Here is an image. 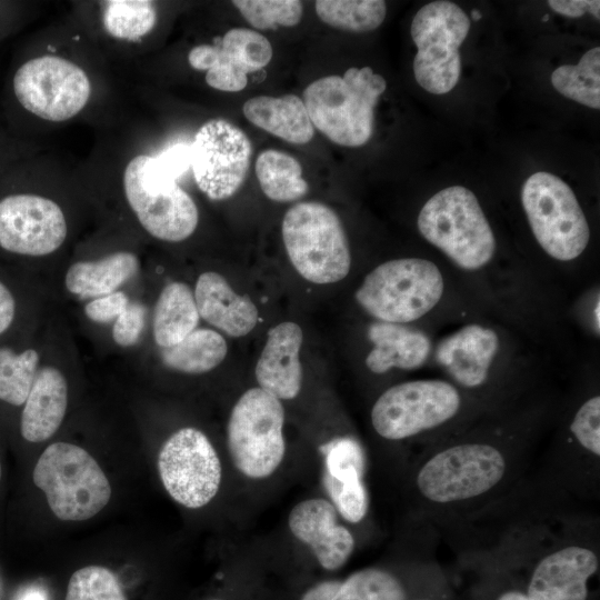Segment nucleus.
<instances>
[{
	"label": "nucleus",
	"mask_w": 600,
	"mask_h": 600,
	"mask_svg": "<svg viewBox=\"0 0 600 600\" xmlns=\"http://www.w3.org/2000/svg\"><path fill=\"white\" fill-rule=\"evenodd\" d=\"M528 440L517 436H450L422 450L409 470L417 517L449 526L514 490L531 466Z\"/></svg>",
	"instance_id": "f257e3e1"
},
{
	"label": "nucleus",
	"mask_w": 600,
	"mask_h": 600,
	"mask_svg": "<svg viewBox=\"0 0 600 600\" xmlns=\"http://www.w3.org/2000/svg\"><path fill=\"white\" fill-rule=\"evenodd\" d=\"M598 518L540 508L514 517L500 532L493 553L532 558L526 587L531 600H587L599 570Z\"/></svg>",
	"instance_id": "f03ea898"
},
{
	"label": "nucleus",
	"mask_w": 600,
	"mask_h": 600,
	"mask_svg": "<svg viewBox=\"0 0 600 600\" xmlns=\"http://www.w3.org/2000/svg\"><path fill=\"white\" fill-rule=\"evenodd\" d=\"M464 411V394L454 383L419 379L386 389L373 402L370 420L382 440L404 443L424 438L427 449L443 440L441 431L454 424Z\"/></svg>",
	"instance_id": "7ed1b4c3"
},
{
	"label": "nucleus",
	"mask_w": 600,
	"mask_h": 600,
	"mask_svg": "<svg viewBox=\"0 0 600 600\" xmlns=\"http://www.w3.org/2000/svg\"><path fill=\"white\" fill-rule=\"evenodd\" d=\"M387 82L370 67H351L307 86L302 101L316 129L343 147L366 144L373 133L374 108Z\"/></svg>",
	"instance_id": "20e7f679"
},
{
	"label": "nucleus",
	"mask_w": 600,
	"mask_h": 600,
	"mask_svg": "<svg viewBox=\"0 0 600 600\" xmlns=\"http://www.w3.org/2000/svg\"><path fill=\"white\" fill-rule=\"evenodd\" d=\"M417 226L421 236L458 267L474 271L493 258L497 242L474 193L451 186L433 194L421 208Z\"/></svg>",
	"instance_id": "39448f33"
},
{
	"label": "nucleus",
	"mask_w": 600,
	"mask_h": 600,
	"mask_svg": "<svg viewBox=\"0 0 600 600\" xmlns=\"http://www.w3.org/2000/svg\"><path fill=\"white\" fill-rule=\"evenodd\" d=\"M443 292V276L434 262L422 258H401L371 270L354 298L378 321L404 324L430 312Z\"/></svg>",
	"instance_id": "423d86ee"
},
{
	"label": "nucleus",
	"mask_w": 600,
	"mask_h": 600,
	"mask_svg": "<svg viewBox=\"0 0 600 600\" xmlns=\"http://www.w3.org/2000/svg\"><path fill=\"white\" fill-rule=\"evenodd\" d=\"M53 514L63 521H83L109 502L111 486L91 454L79 446L56 442L38 459L32 473Z\"/></svg>",
	"instance_id": "0eeeda50"
},
{
	"label": "nucleus",
	"mask_w": 600,
	"mask_h": 600,
	"mask_svg": "<svg viewBox=\"0 0 600 600\" xmlns=\"http://www.w3.org/2000/svg\"><path fill=\"white\" fill-rule=\"evenodd\" d=\"M287 254L306 280L327 284L344 279L351 267L347 234L338 214L317 201L299 202L281 226Z\"/></svg>",
	"instance_id": "6e6552de"
},
{
	"label": "nucleus",
	"mask_w": 600,
	"mask_h": 600,
	"mask_svg": "<svg viewBox=\"0 0 600 600\" xmlns=\"http://www.w3.org/2000/svg\"><path fill=\"white\" fill-rule=\"evenodd\" d=\"M284 409L279 399L250 388L234 403L227 424V447L236 470L247 479L264 480L286 456Z\"/></svg>",
	"instance_id": "1a4fd4ad"
},
{
	"label": "nucleus",
	"mask_w": 600,
	"mask_h": 600,
	"mask_svg": "<svg viewBox=\"0 0 600 600\" xmlns=\"http://www.w3.org/2000/svg\"><path fill=\"white\" fill-rule=\"evenodd\" d=\"M521 202L536 240L551 258L571 261L586 250L589 224L562 179L544 171L531 174L522 186Z\"/></svg>",
	"instance_id": "9d476101"
},
{
	"label": "nucleus",
	"mask_w": 600,
	"mask_h": 600,
	"mask_svg": "<svg viewBox=\"0 0 600 600\" xmlns=\"http://www.w3.org/2000/svg\"><path fill=\"white\" fill-rule=\"evenodd\" d=\"M469 30V17L451 1L430 2L416 13L410 33L418 49L413 73L420 87L434 94L456 87L461 73L459 47Z\"/></svg>",
	"instance_id": "9b49d317"
},
{
	"label": "nucleus",
	"mask_w": 600,
	"mask_h": 600,
	"mask_svg": "<svg viewBox=\"0 0 600 600\" xmlns=\"http://www.w3.org/2000/svg\"><path fill=\"white\" fill-rule=\"evenodd\" d=\"M159 477L168 494L179 504L198 509L219 492L222 467L209 438L186 427L173 432L158 456Z\"/></svg>",
	"instance_id": "f8f14e48"
},
{
	"label": "nucleus",
	"mask_w": 600,
	"mask_h": 600,
	"mask_svg": "<svg viewBox=\"0 0 600 600\" xmlns=\"http://www.w3.org/2000/svg\"><path fill=\"white\" fill-rule=\"evenodd\" d=\"M13 91L26 110L41 119L60 122L86 107L91 83L78 64L46 54L26 61L16 71Z\"/></svg>",
	"instance_id": "ddd939ff"
},
{
	"label": "nucleus",
	"mask_w": 600,
	"mask_h": 600,
	"mask_svg": "<svg viewBox=\"0 0 600 600\" xmlns=\"http://www.w3.org/2000/svg\"><path fill=\"white\" fill-rule=\"evenodd\" d=\"M190 149L194 181L209 199L224 200L240 189L252 154L241 129L224 119H210L198 129Z\"/></svg>",
	"instance_id": "4468645a"
},
{
	"label": "nucleus",
	"mask_w": 600,
	"mask_h": 600,
	"mask_svg": "<svg viewBox=\"0 0 600 600\" xmlns=\"http://www.w3.org/2000/svg\"><path fill=\"white\" fill-rule=\"evenodd\" d=\"M123 191L140 224L152 237L179 242L194 232L199 212L192 198L177 182L154 187L144 184L140 154L126 166Z\"/></svg>",
	"instance_id": "2eb2a0df"
},
{
	"label": "nucleus",
	"mask_w": 600,
	"mask_h": 600,
	"mask_svg": "<svg viewBox=\"0 0 600 600\" xmlns=\"http://www.w3.org/2000/svg\"><path fill=\"white\" fill-rule=\"evenodd\" d=\"M67 237L61 208L51 199L17 193L0 200V247L9 252L40 257L54 252Z\"/></svg>",
	"instance_id": "dca6fc26"
},
{
	"label": "nucleus",
	"mask_w": 600,
	"mask_h": 600,
	"mask_svg": "<svg viewBox=\"0 0 600 600\" xmlns=\"http://www.w3.org/2000/svg\"><path fill=\"white\" fill-rule=\"evenodd\" d=\"M273 54L270 41L247 28L228 30L213 44H199L188 53L194 70L206 71L209 87L224 92H239L248 84V74L264 68Z\"/></svg>",
	"instance_id": "f3484780"
},
{
	"label": "nucleus",
	"mask_w": 600,
	"mask_h": 600,
	"mask_svg": "<svg viewBox=\"0 0 600 600\" xmlns=\"http://www.w3.org/2000/svg\"><path fill=\"white\" fill-rule=\"evenodd\" d=\"M291 534L309 548L320 567L328 571L340 569L356 550L352 530L339 521L333 502L311 497L297 502L288 514Z\"/></svg>",
	"instance_id": "a211bd4d"
},
{
	"label": "nucleus",
	"mask_w": 600,
	"mask_h": 600,
	"mask_svg": "<svg viewBox=\"0 0 600 600\" xmlns=\"http://www.w3.org/2000/svg\"><path fill=\"white\" fill-rule=\"evenodd\" d=\"M499 344V337L493 329L468 324L438 344L436 358L458 388L480 391L490 381V371Z\"/></svg>",
	"instance_id": "6ab92c4d"
},
{
	"label": "nucleus",
	"mask_w": 600,
	"mask_h": 600,
	"mask_svg": "<svg viewBox=\"0 0 600 600\" xmlns=\"http://www.w3.org/2000/svg\"><path fill=\"white\" fill-rule=\"evenodd\" d=\"M302 339L301 327L296 322H281L268 330L254 374L259 388L280 401L294 399L301 390Z\"/></svg>",
	"instance_id": "aec40b11"
},
{
	"label": "nucleus",
	"mask_w": 600,
	"mask_h": 600,
	"mask_svg": "<svg viewBox=\"0 0 600 600\" xmlns=\"http://www.w3.org/2000/svg\"><path fill=\"white\" fill-rule=\"evenodd\" d=\"M193 296L200 318L230 337L247 336L257 326L256 304L248 296L236 293L217 272L201 273Z\"/></svg>",
	"instance_id": "412c9836"
},
{
	"label": "nucleus",
	"mask_w": 600,
	"mask_h": 600,
	"mask_svg": "<svg viewBox=\"0 0 600 600\" xmlns=\"http://www.w3.org/2000/svg\"><path fill=\"white\" fill-rule=\"evenodd\" d=\"M368 338L373 347L364 361L376 374L392 369H418L424 364L431 351V342L426 333L403 324L373 322L368 328Z\"/></svg>",
	"instance_id": "4be33fe9"
},
{
	"label": "nucleus",
	"mask_w": 600,
	"mask_h": 600,
	"mask_svg": "<svg viewBox=\"0 0 600 600\" xmlns=\"http://www.w3.org/2000/svg\"><path fill=\"white\" fill-rule=\"evenodd\" d=\"M23 404L22 437L29 442L51 438L61 426L68 406V387L61 371L54 367L41 368Z\"/></svg>",
	"instance_id": "5701e85b"
},
{
	"label": "nucleus",
	"mask_w": 600,
	"mask_h": 600,
	"mask_svg": "<svg viewBox=\"0 0 600 600\" xmlns=\"http://www.w3.org/2000/svg\"><path fill=\"white\" fill-rule=\"evenodd\" d=\"M243 116L253 126L293 144H306L314 136L307 108L298 96H258L248 99Z\"/></svg>",
	"instance_id": "b1692460"
},
{
	"label": "nucleus",
	"mask_w": 600,
	"mask_h": 600,
	"mask_svg": "<svg viewBox=\"0 0 600 600\" xmlns=\"http://www.w3.org/2000/svg\"><path fill=\"white\" fill-rule=\"evenodd\" d=\"M400 577L381 567L354 571L343 580H324L310 587L300 600H407Z\"/></svg>",
	"instance_id": "393cba45"
},
{
	"label": "nucleus",
	"mask_w": 600,
	"mask_h": 600,
	"mask_svg": "<svg viewBox=\"0 0 600 600\" xmlns=\"http://www.w3.org/2000/svg\"><path fill=\"white\" fill-rule=\"evenodd\" d=\"M331 454L338 459L331 473L333 504L351 523H360L368 512V494L363 483V453L350 438L333 444Z\"/></svg>",
	"instance_id": "a878e982"
},
{
	"label": "nucleus",
	"mask_w": 600,
	"mask_h": 600,
	"mask_svg": "<svg viewBox=\"0 0 600 600\" xmlns=\"http://www.w3.org/2000/svg\"><path fill=\"white\" fill-rule=\"evenodd\" d=\"M132 252L119 251L96 261H78L66 273L69 292L81 299L99 298L117 291L139 271Z\"/></svg>",
	"instance_id": "bb28decb"
},
{
	"label": "nucleus",
	"mask_w": 600,
	"mask_h": 600,
	"mask_svg": "<svg viewBox=\"0 0 600 600\" xmlns=\"http://www.w3.org/2000/svg\"><path fill=\"white\" fill-rule=\"evenodd\" d=\"M200 316L194 296L183 282H170L160 292L153 314V338L161 348L180 342L197 329Z\"/></svg>",
	"instance_id": "cd10ccee"
},
{
	"label": "nucleus",
	"mask_w": 600,
	"mask_h": 600,
	"mask_svg": "<svg viewBox=\"0 0 600 600\" xmlns=\"http://www.w3.org/2000/svg\"><path fill=\"white\" fill-rule=\"evenodd\" d=\"M161 349V359L166 367L189 374L214 369L228 352L222 334L204 328L194 329L177 344Z\"/></svg>",
	"instance_id": "c85d7f7f"
},
{
	"label": "nucleus",
	"mask_w": 600,
	"mask_h": 600,
	"mask_svg": "<svg viewBox=\"0 0 600 600\" xmlns=\"http://www.w3.org/2000/svg\"><path fill=\"white\" fill-rule=\"evenodd\" d=\"M254 169L260 188L270 200L294 201L309 190L300 162L283 151L267 149L260 152Z\"/></svg>",
	"instance_id": "c756f323"
},
{
	"label": "nucleus",
	"mask_w": 600,
	"mask_h": 600,
	"mask_svg": "<svg viewBox=\"0 0 600 600\" xmlns=\"http://www.w3.org/2000/svg\"><path fill=\"white\" fill-rule=\"evenodd\" d=\"M553 88L562 96L600 109V48L588 50L578 64H563L551 73Z\"/></svg>",
	"instance_id": "7c9ffc66"
},
{
	"label": "nucleus",
	"mask_w": 600,
	"mask_h": 600,
	"mask_svg": "<svg viewBox=\"0 0 600 600\" xmlns=\"http://www.w3.org/2000/svg\"><path fill=\"white\" fill-rule=\"evenodd\" d=\"M314 9L328 26L358 33L380 27L387 13L382 0H318Z\"/></svg>",
	"instance_id": "2f4dec72"
},
{
	"label": "nucleus",
	"mask_w": 600,
	"mask_h": 600,
	"mask_svg": "<svg viewBox=\"0 0 600 600\" xmlns=\"http://www.w3.org/2000/svg\"><path fill=\"white\" fill-rule=\"evenodd\" d=\"M157 22L152 1L111 0L102 2V24L113 38L134 41L150 32Z\"/></svg>",
	"instance_id": "473e14b6"
},
{
	"label": "nucleus",
	"mask_w": 600,
	"mask_h": 600,
	"mask_svg": "<svg viewBox=\"0 0 600 600\" xmlns=\"http://www.w3.org/2000/svg\"><path fill=\"white\" fill-rule=\"evenodd\" d=\"M39 353L27 349L17 353L10 348H0V400L22 406L37 374Z\"/></svg>",
	"instance_id": "72a5a7b5"
},
{
	"label": "nucleus",
	"mask_w": 600,
	"mask_h": 600,
	"mask_svg": "<svg viewBox=\"0 0 600 600\" xmlns=\"http://www.w3.org/2000/svg\"><path fill=\"white\" fill-rule=\"evenodd\" d=\"M232 4L259 30L297 26L303 12L302 2L298 0H234Z\"/></svg>",
	"instance_id": "f704fd0d"
},
{
	"label": "nucleus",
	"mask_w": 600,
	"mask_h": 600,
	"mask_svg": "<svg viewBox=\"0 0 600 600\" xmlns=\"http://www.w3.org/2000/svg\"><path fill=\"white\" fill-rule=\"evenodd\" d=\"M66 600H126L116 574L106 567H83L71 576Z\"/></svg>",
	"instance_id": "c9c22d12"
},
{
	"label": "nucleus",
	"mask_w": 600,
	"mask_h": 600,
	"mask_svg": "<svg viewBox=\"0 0 600 600\" xmlns=\"http://www.w3.org/2000/svg\"><path fill=\"white\" fill-rule=\"evenodd\" d=\"M146 323V307L140 302H129L126 310L114 320L112 339L121 347L137 343Z\"/></svg>",
	"instance_id": "e433bc0d"
},
{
	"label": "nucleus",
	"mask_w": 600,
	"mask_h": 600,
	"mask_svg": "<svg viewBox=\"0 0 600 600\" xmlns=\"http://www.w3.org/2000/svg\"><path fill=\"white\" fill-rule=\"evenodd\" d=\"M129 298L120 290L94 298L84 307V313L94 322L116 320L128 307Z\"/></svg>",
	"instance_id": "4c0bfd02"
},
{
	"label": "nucleus",
	"mask_w": 600,
	"mask_h": 600,
	"mask_svg": "<svg viewBox=\"0 0 600 600\" xmlns=\"http://www.w3.org/2000/svg\"><path fill=\"white\" fill-rule=\"evenodd\" d=\"M548 4L553 11L564 17L579 18L590 13L597 20L600 19L599 0H549Z\"/></svg>",
	"instance_id": "58836bf2"
},
{
	"label": "nucleus",
	"mask_w": 600,
	"mask_h": 600,
	"mask_svg": "<svg viewBox=\"0 0 600 600\" xmlns=\"http://www.w3.org/2000/svg\"><path fill=\"white\" fill-rule=\"evenodd\" d=\"M14 314V298L10 290L0 281V334L11 326Z\"/></svg>",
	"instance_id": "ea45409f"
},
{
	"label": "nucleus",
	"mask_w": 600,
	"mask_h": 600,
	"mask_svg": "<svg viewBox=\"0 0 600 600\" xmlns=\"http://www.w3.org/2000/svg\"><path fill=\"white\" fill-rule=\"evenodd\" d=\"M496 600H531L524 590L508 589L498 594Z\"/></svg>",
	"instance_id": "a19ab883"
},
{
	"label": "nucleus",
	"mask_w": 600,
	"mask_h": 600,
	"mask_svg": "<svg viewBox=\"0 0 600 600\" xmlns=\"http://www.w3.org/2000/svg\"><path fill=\"white\" fill-rule=\"evenodd\" d=\"M18 600H47V594L40 588L27 589Z\"/></svg>",
	"instance_id": "79ce46f5"
},
{
	"label": "nucleus",
	"mask_w": 600,
	"mask_h": 600,
	"mask_svg": "<svg viewBox=\"0 0 600 600\" xmlns=\"http://www.w3.org/2000/svg\"><path fill=\"white\" fill-rule=\"evenodd\" d=\"M600 308V300H599V297L597 298V301H596V304H594V308H593V322H594V326L597 327V332L599 333L600 331V318H599V309Z\"/></svg>",
	"instance_id": "37998d69"
},
{
	"label": "nucleus",
	"mask_w": 600,
	"mask_h": 600,
	"mask_svg": "<svg viewBox=\"0 0 600 600\" xmlns=\"http://www.w3.org/2000/svg\"><path fill=\"white\" fill-rule=\"evenodd\" d=\"M471 17H472L473 20H479V19H481L482 16H481V12H480V11H478V10H472Z\"/></svg>",
	"instance_id": "c03bdc74"
},
{
	"label": "nucleus",
	"mask_w": 600,
	"mask_h": 600,
	"mask_svg": "<svg viewBox=\"0 0 600 600\" xmlns=\"http://www.w3.org/2000/svg\"><path fill=\"white\" fill-rule=\"evenodd\" d=\"M548 19H549V16L546 14V16L542 18V21L546 22V21H548Z\"/></svg>",
	"instance_id": "a18cd8bd"
},
{
	"label": "nucleus",
	"mask_w": 600,
	"mask_h": 600,
	"mask_svg": "<svg viewBox=\"0 0 600 600\" xmlns=\"http://www.w3.org/2000/svg\"><path fill=\"white\" fill-rule=\"evenodd\" d=\"M1 473H2V470H1V461H0V481H1Z\"/></svg>",
	"instance_id": "49530a36"
},
{
	"label": "nucleus",
	"mask_w": 600,
	"mask_h": 600,
	"mask_svg": "<svg viewBox=\"0 0 600 600\" xmlns=\"http://www.w3.org/2000/svg\"><path fill=\"white\" fill-rule=\"evenodd\" d=\"M414 600H430V599H414Z\"/></svg>",
	"instance_id": "de8ad7c7"
},
{
	"label": "nucleus",
	"mask_w": 600,
	"mask_h": 600,
	"mask_svg": "<svg viewBox=\"0 0 600 600\" xmlns=\"http://www.w3.org/2000/svg\"><path fill=\"white\" fill-rule=\"evenodd\" d=\"M209 600H223V599H209Z\"/></svg>",
	"instance_id": "09e8293b"
}]
</instances>
